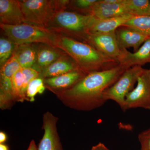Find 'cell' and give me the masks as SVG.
<instances>
[{"instance_id":"1","label":"cell","mask_w":150,"mask_h":150,"mask_svg":"<svg viewBox=\"0 0 150 150\" xmlns=\"http://www.w3.org/2000/svg\"><path fill=\"white\" fill-rule=\"evenodd\" d=\"M127 69L117 65L109 69L93 72L86 75L71 88L54 93L66 106L78 110L89 111L106 102L103 93Z\"/></svg>"},{"instance_id":"2","label":"cell","mask_w":150,"mask_h":150,"mask_svg":"<svg viewBox=\"0 0 150 150\" xmlns=\"http://www.w3.org/2000/svg\"><path fill=\"white\" fill-rule=\"evenodd\" d=\"M56 46L69 55L86 75L109 69L119 65L91 45L61 34H58Z\"/></svg>"},{"instance_id":"3","label":"cell","mask_w":150,"mask_h":150,"mask_svg":"<svg viewBox=\"0 0 150 150\" xmlns=\"http://www.w3.org/2000/svg\"><path fill=\"white\" fill-rule=\"evenodd\" d=\"M91 15L64 11L54 15L46 28L54 33L86 43Z\"/></svg>"},{"instance_id":"4","label":"cell","mask_w":150,"mask_h":150,"mask_svg":"<svg viewBox=\"0 0 150 150\" xmlns=\"http://www.w3.org/2000/svg\"><path fill=\"white\" fill-rule=\"evenodd\" d=\"M0 27L16 45L43 43L57 48L59 34L45 28L27 23L15 25L0 24Z\"/></svg>"},{"instance_id":"5","label":"cell","mask_w":150,"mask_h":150,"mask_svg":"<svg viewBox=\"0 0 150 150\" xmlns=\"http://www.w3.org/2000/svg\"><path fill=\"white\" fill-rule=\"evenodd\" d=\"M25 23L46 28L54 15L60 12L56 0L19 1Z\"/></svg>"},{"instance_id":"6","label":"cell","mask_w":150,"mask_h":150,"mask_svg":"<svg viewBox=\"0 0 150 150\" xmlns=\"http://www.w3.org/2000/svg\"><path fill=\"white\" fill-rule=\"evenodd\" d=\"M145 69L141 66H134L126 69L118 80L107 89L103 93L105 101L112 100L120 106L123 111L125 110V99L127 95L134 89L139 77Z\"/></svg>"},{"instance_id":"7","label":"cell","mask_w":150,"mask_h":150,"mask_svg":"<svg viewBox=\"0 0 150 150\" xmlns=\"http://www.w3.org/2000/svg\"><path fill=\"white\" fill-rule=\"evenodd\" d=\"M150 110V69H145L139 77L137 86L125 99V110L137 108Z\"/></svg>"},{"instance_id":"8","label":"cell","mask_w":150,"mask_h":150,"mask_svg":"<svg viewBox=\"0 0 150 150\" xmlns=\"http://www.w3.org/2000/svg\"><path fill=\"white\" fill-rule=\"evenodd\" d=\"M86 43L105 56L118 63L122 50L118 46L115 32L88 34Z\"/></svg>"},{"instance_id":"9","label":"cell","mask_w":150,"mask_h":150,"mask_svg":"<svg viewBox=\"0 0 150 150\" xmlns=\"http://www.w3.org/2000/svg\"><path fill=\"white\" fill-rule=\"evenodd\" d=\"M59 118L48 111L43 118L44 134L38 145V150H63L57 129Z\"/></svg>"},{"instance_id":"10","label":"cell","mask_w":150,"mask_h":150,"mask_svg":"<svg viewBox=\"0 0 150 150\" xmlns=\"http://www.w3.org/2000/svg\"><path fill=\"white\" fill-rule=\"evenodd\" d=\"M127 14L129 13L124 0H98L89 12V15L99 19L111 18Z\"/></svg>"},{"instance_id":"11","label":"cell","mask_w":150,"mask_h":150,"mask_svg":"<svg viewBox=\"0 0 150 150\" xmlns=\"http://www.w3.org/2000/svg\"><path fill=\"white\" fill-rule=\"evenodd\" d=\"M34 46L36 52V61L32 68L40 73L66 54L60 48L45 43H34Z\"/></svg>"},{"instance_id":"12","label":"cell","mask_w":150,"mask_h":150,"mask_svg":"<svg viewBox=\"0 0 150 150\" xmlns=\"http://www.w3.org/2000/svg\"><path fill=\"white\" fill-rule=\"evenodd\" d=\"M118 60V64L128 69L134 66H141L150 63V37L145 41L138 51L133 53L123 49Z\"/></svg>"},{"instance_id":"13","label":"cell","mask_w":150,"mask_h":150,"mask_svg":"<svg viewBox=\"0 0 150 150\" xmlns=\"http://www.w3.org/2000/svg\"><path fill=\"white\" fill-rule=\"evenodd\" d=\"M133 16L127 14L111 18L99 19L93 16L88 26V34L115 32Z\"/></svg>"},{"instance_id":"14","label":"cell","mask_w":150,"mask_h":150,"mask_svg":"<svg viewBox=\"0 0 150 150\" xmlns=\"http://www.w3.org/2000/svg\"><path fill=\"white\" fill-rule=\"evenodd\" d=\"M80 70L72 71L57 76L44 79L46 88L54 93L71 88L86 76Z\"/></svg>"},{"instance_id":"15","label":"cell","mask_w":150,"mask_h":150,"mask_svg":"<svg viewBox=\"0 0 150 150\" xmlns=\"http://www.w3.org/2000/svg\"><path fill=\"white\" fill-rule=\"evenodd\" d=\"M115 33L120 49H127L132 47L134 52L138 51L149 38L136 30L124 26L118 28Z\"/></svg>"},{"instance_id":"16","label":"cell","mask_w":150,"mask_h":150,"mask_svg":"<svg viewBox=\"0 0 150 150\" xmlns=\"http://www.w3.org/2000/svg\"><path fill=\"white\" fill-rule=\"evenodd\" d=\"M25 22L19 1L0 0V24L15 25Z\"/></svg>"},{"instance_id":"17","label":"cell","mask_w":150,"mask_h":150,"mask_svg":"<svg viewBox=\"0 0 150 150\" xmlns=\"http://www.w3.org/2000/svg\"><path fill=\"white\" fill-rule=\"evenodd\" d=\"M78 70L80 69L77 64L69 55L66 53L43 70L40 73L39 77L44 79Z\"/></svg>"},{"instance_id":"18","label":"cell","mask_w":150,"mask_h":150,"mask_svg":"<svg viewBox=\"0 0 150 150\" xmlns=\"http://www.w3.org/2000/svg\"><path fill=\"white\" fill-rule=\"evenodd\" d=\"M21 68H33L36 61V52L33 44L16 45L13 54Z\"/></svg>"},{"instance_id":"19","label":"cell","mask_w":150,"mask_h":150,"mask_svg":"<svg viewBox=\"0 0 150 150\" xmlns=\"http://www.w3.org/2000/svg\"><path fill=\"white\" fill-rule=\"evenodd\" d=\"M128 13L133 16H150V1L124 0Z\"/></svg>"},{"instance_id":"20","label":"cell","mask_w":150,"mask_h":150,"mask_svg":"<svg viewBox=\"0 0 150 150\" xmlns=\"http://www.w3.org/2000/svg\"><path fill=\"white\" fill-rule=\"evenodd\" d=\"M123 26L133 28L150 37V16H133Z\"/></svg>"},{"instance_id":"21","label":"cell","mask_w":150,"mask_h":150,"mask_svg":"<svg viewBox=\"0 0 150 150\" xmlns=\"http://www.w3.org/2000/svg\"><path fill=\"white\" fill-rule=\"evenodd\" d=\"M21 68L13 54L0 69V80L12 82L13 75Z\"/></svg>"},{"instance_id":"22","label":"cell","mask_w":150,"mask_h":150,"mask_svg":"<svg viewBox=\"0 0 150 150\" xmlns=\"http://www.w3.org/2000/svg\"><path fill=\"white\" fill-rule=\"evenodd\" d=\"M16 45L6 36L0 38V68L10 59L13 54Z\"/></svg>"},{"instance_id":"23","label":"cell","mask_w":150,"mask_h":150,"mask_svg":"<svg viewBox=\"0 0 150 150\" xmlns=\"http://www.w3.org/2000/svg\"><path fill=\"white\" fill-rule=\"evenodd\" d=\"M24 82V74L21 68L15 74L12 79L13 96L15 102H23L21 92Z\"/></svg>"},{"instance_id":"24","label":"cell","mask_w":150,"mask_h":150,"mask_svg":"<svg viewBox=\"0 0 150 150\" xmlns=\"http://www.w3.org/2000/svg\"><path fill=\"white\" fill-rule=\"evenodd\" d=\"M46 88L43 79L40 77L34 79L28 86L25 94V100L33 102L35 100V96L38 93H43Z\"/></svg>"},{"instance_id":"25","label":"cell","mask_w":150,"mask_h":150,"mask_svg":"<svg viewBox=\"0 0 150 150\" xmlns=\"http://www.w3.org/2000/svg\"><path fill=\"white\" fill-rule=\"evenodd\" d=\"M98 0H74L71 1L68 8L84 12L89 15L90 11Z\"/></svg>"},{"instance_id":"26","label":"cell","mask_w":150,"mask_h":150,"mask_svg":"<svg viewBox=\"0 0 150 150\" xmlns=\"http://www.w3.org/2000/svg\"><path fill=\"white\" fill-rule=\"evenodd\" d=\"M23 74L24 76V82L22 90L21 97L23 102L26 100L25 94L26 90L29 83L34 79L39 77L40 73L38 72L33 68H24L23 69Z\"/></svg>"},{"instance_id":"27","label":"cell","mask_w":150,"mask_h":150,"mask_svg":"<svg viewBox=\"0 0 150 150\" xmlns=\"http://www.w3.org/2000/svg\"><path fill=\"white\" fill-rule=\"evenodd\" d=\"M138 139L142 146L141 150H150V129L140 133Z\"/></svg>"},{"instance_id":"28","label":"cell","mask_w":150,"mask_h":150,"mask_svg":"<svg viewBox=\"0 0 150 150\" xmlns=\"http://www.w3.org/2000/svg\"><path fill=\"white\" fill-rule=\"evenodd\" d=\"M91 150H109L108 149L107 147L103 144L99 143L98 144L93 146Z\"/></svg>"},{"instance_id":"29","label":"cell","mask_w":150,"mask_h":150,"mask_svg":"<svg viewBox=\"0 0 150 150\" xmlns=\"http://www.w3.org/2000/svg\"><path fill=\"white\" fill-rule=\"evenodd\" d=\"M7 139V137L5 133L3 131L0 132V144H4Z\"/></svg>"},{"instance_id":"30","label":"cell","mask_w":150,"mask_h":150,"mask_svg":"<svg viewBox=\"0 0 150 150\" xmlns=\"http://www.w3.org/2000/svg\"><path fill=\"white\" fill-rule=\"evenodd\" d=\"M26 150H38L34 140H32L30 143L29 146Z\"/></svg>"},{"instance_id":"31","label":"cell","mask_w":150,"mask_h":150,"mask_svg":"<svg viewBox=\"0 0 150 150\" xmlns=\"http://www.w3.org/2000/svg\"><path fill=\"white\" fill-rule=\"evenodd\" d=\"M0 150H10L7 145L4 144H0Z\"/></svg>"}]
</instances>
